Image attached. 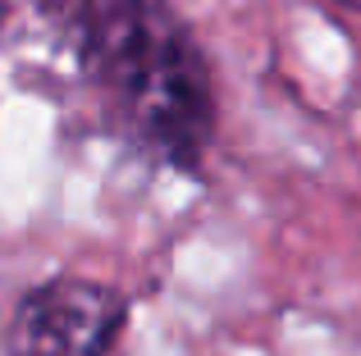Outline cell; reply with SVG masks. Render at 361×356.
Instances as JSON below:
<instances>
[{
    "label": "cell",
    "instance_id": "obj_3",
    "mask_svg": "<svg viewBox=\"0 0 361 356\" xmlns=\"http://www.w3.org/2000/svg\"><path fill=\"white\" fill-rule=\"evenodd\" d=\"M343 5H357V9H361V0H343Z\"/></svg>",
    "mask_w": 361,
    "mask_h": 356
},
{
    "label": "cell",
    "instance_id": "obj_1",
    "mask_svg": "<svg viewBox=\"0 0 361 356\" xmlns=\"http://www.w3.org/2000/svg\"><path fill=\"white\" fill-rule=\"evenodd\" d=\"M101 115L137 155L197 174L215 142L211 73L165 0H42Z\"/></svg>",
    "mask_w": 361,
    "mask_h": 356
},
{
    "label": "cell",
    "instance_id": "obj_2",
    "mask_svg": "<svg viewBox=\"0 0 361 356\" xmlns=\"http://www.w3.org/2000/svg\"><path fill=\"white\" fill-rule=\"evenodd\" d=\"M128 320L123 288L92 274H51L14 302L0 356H110Z\"/></svg>",
    "mask_w": 361,
    "mask_h": 356
}]
</instances>
